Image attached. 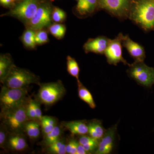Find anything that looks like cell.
Returning <instances> with one entry per match:
<instances>
[{
    "instance_id": "obj_1",
    "label": "cell",
    "mask_w": 154,
    "mask_h": 154,
    "mask_svg": "<svg viewBox=\"0 0 154 154\" xmlns=\"http://www.w3.org/2000/svg\"><path fill=\"white\" fill-rule=\"evenodd\" d=\"M128 19L144 32L154 31V0H131Z\"/></svg>"
},
{
    "instance_id": "obj_2",
    "label": "cell",
    "mask_w": 154,
    "mask_h": 154,
    "mask_svg": "<svg viewBox=\"0 0 154 154\" xmlns=\"http://www.w3.org/2000/svg\"><path fill=\"white\" fill-rule=\"evenodd\" d=\"M28 99L22 105L4 113H1V119L9 131L12 133H20L25 130V125L29 121L27 115Z\"/></svg>"
},
{
    "instance_id": "obj_3",
    "label": "cell",
    "mask_w": 154,
    "mask_h": 154,
    "mask_svg": "<svg viewBox=\"0 0 154 154\" xmlns=\"http://www.w3.org/2000/svg\"><path fill=\"white\" fill-rule=\"evenodd\" d=\"M27 95V88H11L3 85L0 94L1 113L22 105L28 99Z\"/></svg>"
},
{
    "instance_id": "obj_4",
    "label": "cell",
    "mask_w": 154,
    "mask_h": 154,
    "mask_svg": "<svg viewBox=\"0 0 154 154\" xmlns=\"http://www.w3.org/2000/svg\"><path fill=\"white\" fill-rule=\"evenodd\" d=\"M39 85L38 77L28 70L14 65L3 83V85L11 88H27L30 84Z\"/></svg>"
},
{
    "instance_id": "obj_5",
    "label": "cell",
    "mask_w": 154,
    "mask_h": 154,
    "mask_svg": "<svg viewBox=\"0 0 154 154\" xmlns=\"http://www.w3.org/2000/svg\"><path fill=\"white\" fill-rule=\"evenodd\" d=\"M127 70L130 78L139 85L151 88L154 85V67L149 66L144 61H135Z\"/></svg>"
},
{
    "instance_id": "obj_6",
    "label": "cell",
    "mask_w": 154,
    "mask_h": 154,
    "mask_svg": "<svg viewBox=\"0 0 154 154\" xmlns=\"http://www.w3.org/2000/svg\"><path fill=\"white\" fill-rule=\"evenodd\" d=\"M39 85L40 88L37 94V99L39 103L45 106L53 105L65 94V88L60 81Z\"/></svg>"
},
{
    "instance_id": "obj_7",
    "label": "cell",
    "mask_w": 154,
    "mask_h": 154,
    "mask_svg": "<svg viewBox=\"0 0 154 154\" xmlns=\"http://www.w3.org/2000/svg\"><path fill=\"white\" fill-rule=\"evenodd\" d=\"M131 0H98V11H104L123 21L129 18Z\"/></svg>"
},
{
    "instance_id": "obj_8",
    "label": "cell",
    "mask_w": 154,
    "mask_h": 154,
    "mask_svg": "<svg viewBox=\"0 0 154 154\" xmlns=\"http://www.w3.org/2000/svg\"><path fill=\"white\" fill-rule=\"evenodd\" d=\"M42 2L41 0H23L15 5L8 12L1 15V17H14L25 25L33 18Z\"/></svg>"
},
{
    "instance_id": "obj_9",
    "label": "cell",
    "mask_w": 154,
    "mask_h": 154,
    "mask_svg": "<svg viewBox=\"0 0 154 154\" xmlns=\"http://www.w3.org/2000/svg\"><path fill=\"white\" fill-rule=\"evenodd\" d=\"M52 9L49 3L42 2L33 18L25 25L26 28H31L36 31L48 28L51 25L52 21Z\"/></svg>"
},
{
    "instance_id": "obj_10",
    "label": "cell",
    "mask_w": 154,
    "mask_h": 154,
    "mask_svg": "<svg viewBox=\"0 0 154 154\" xmlns=\"http://www.w3.org/2000/svg\"><path fill=\"white\" fill-rule=\"evenodd\" d=\"M123 34L120 33L114 39H111L105 50V55L107 63L110 65L117 66L122 63L125 65L129 66L130 64L127 62L122 56V38Z\"/></svg>"
},
{
    "instance_id": "obj_11",
    "label": "cell",
    "mask_w": 154,
    "mask_h": 154,
    "mask_svg": "<svg viewBox=\"0 0 154 154\" xmlns=\"http://www.w3.org/2000/svg\"><path fill=\"white\" fill-rule=\"evenodd\" d=\"M117 124L106 130L104 136L99 141L96 154H109L113 151L117 132Z\"/></svg>"
},
{
    "instance_id": "obj_12",
    "label": "cell",
    "mask_w": 154,
    "mask_h": 154,
    "mask_svg": "<svg viewBox=\"0 0 154 154\" xmlns=\"http://www.w3.org/2000/svg\"><path fill=\"white\" fill-rule=\"evenodd\" d=\"M122 46L135 61H144L146 57V51L142 45L134 41L128 35H124L122 38Z\"/></svg>"
},
{
    "instance_id": "obj_13",
    "label": "cell",
    "mask_w": 154,
    "mask_h": 154,
    "mask_svg": "<svg viewBox=\"0 0 154 154\" xmlns=\"http://www.w3.org/2000/svg\"><path fill=\"white\" fill-rule=\"evenodd\" d=\"M111 39L106 36H100L95 38H90L84 44V50L86 53H94L98 54H104Z\"/></svg>"
},
{
    "instance_id": "obj_14",
    "label": "cell",
    "mask_w": 154,
    "mask_h": 154,
    "mask_svg": "<svg viewBox=\"0 0 154 154\" xmlns=\"http://www.w3.org/2000/svg\"><path fill=\"white\" fill-rule=\"evenodd\" d=\"M98 0H79L76 11L79 16L87 17L98 11Z\"/></svg>"
},
{
    "instance_id": "obj_15",
    "label": "cell",
    "mask_w": 154,
    "mask_h": 154,
    "mask_svg": "<svg viewBox=\"0 0 154 154\" xmlns=\"http://www.w3.org/2000/svg\"><path fill=\"white\" fill-rule=\"evenodd\" d=\"M62 125L73 135H83L88 134V123L85 120L63 122Z\"/></svg>"
},
{
    "instance_id": "obj_16",
    "label": "cell",
    "mask_w": 154,
    "mask_h": 154,
    "mask_svg": "<svg viewBox=\"0 0 154 154\" xmlns=\"http://www.w3.org/2000/svg\"><path fill=\"white\" fill-rule=\"evenodd\" d=\"M14 65L15 64L10 54H1L0 56V81L1 83L3 84Z\"/></svg>"
},
{
    "instance_id": "obj_17",
    "label": "cell",
    "mask_w": 154,
    "mask_h": 154,
    "mask_svg": "<svg viewBox=\"0 0 154 154\" xmlns=\"http://www.w3.org/2000/svg\"><path fill=\"white\" fill-rule=\"evenodd\" d=\"M88 134L89 135L97 140H100L104 136L106 130L103 127L102 121L94 119L88 123Z\"/></svg>"
},
{
    "instance_id": "obj_18",
    "label": "cell",
    "mask_w": 154,
    "mask_h": 154,
    "mask_svg": "<svg viewBox=\"0 0 154 154\" xmlns=\"http://www.w3.org/2000/svg\"><path fill=\"white\" fill-rule=\"evenodd\" d=\"M7 143L10 148L17 151L23 150L27 146L25 138L20 133H13L8 138Z\"/></svg>"
},
{
    "instance_id": "obj_19",
    "label": "cell",
    "mask_w": 154,
    "mask_h": 154,
    "mask_svg": "<svg viewBox=\"0 0 154 154\" xmlns=\"http://www.w3.org/2000/svg\"><path fill=\"white\" fill-rule=\"evenodd\" d=\"M78 94L81 100L86 102L92 109H95L96 104L93 96L89 90L83 85L79 80H77Z\"/></svg>"
},
{
    "instance_id": "obj_20",
    "label": "cell",
    "mask_w": 154,
    "mask_h": 154,
    "mask_svg": "<svg viewBox=\"0 0 154 154\" xmlns=\"http://www.w3.org/2000/svg\"><path fill=\"white\" fill-rule=\"evenodd\" d=\"M99 140L94 138L90 135L80 136L79 138V143L84 146L89 154L94 152L95 153L99 145Z\"/></svg>"
},
{
    "instance_id": "obj_21",
    "label": "cell",
    "mask_w": 154,
    "mask_h": 154,
    "mask_svg": "<svg viewBox=\"0 0 154 154\" xmlns=\"http://www.w3.org/2000/svg\"><path fill=\"white\" fill-rule=\"evenodd\" d=\"M36 30L30 28H26L21 36L22 43L26 48L33 49L36 48L35 42Z\"/></svg>"
},
{
    "instance_id": "obj_22",
    "label": "cell",
    "mask_w": 154,
    "mask_h": 154,
    "mask_svg": "<svg viewBox=\"0 0 154 154\" xmlns=\"http://www.w3.org/2000/svg\"><path fill=\"white\" fill-rule=\"evenodd\" d=\"M39 122L38 121L29 120L25 127V130L30 139H36L40 134Z\"/></svg>"
},
{
    "instance_id": "obj_23",
    "label": "cell",
    "mask_w": 154,
    "mask_h": 154,
    "mask_svg": "<svg viewBox=\"0 0 154 154\" xmlns=\"http://www.w3.org/2000/svg\"><path fill=\"white\" fill-rule=\"evenodd\" d=\"M57 120L54 117L43 116L41 123L42 130L44 136L51 132L57 126Z\"/></svg>"
},
{
    "instance_id": "obj_24",
    "label": "cell",
    "mask_w": 154,
    "mask_h": 154,
    "mask_svg": "<svg viewBox=\"0 0 154 154\" xmlns=\"http://www.w3.org/2000/svg\"><path fill=\"white\" fill-rule=\"evenodd\" d=\"M48 29L51 34L57 39H61L65 35L66 28L64 25L56 23L51 24Z\"/></svg>"
},
{
    "instance_id": "obj_25",
    "label": "cell",
    "mask_w": 154,
    "mask_h": 154,
    "mask_svg": "<svg viewBox=\"0 0 154 154\" xmlns=\"http://www.w3.org/2000/svg\"><path fill=\"white\" fill-rule=\"evenodd\" d=\"M61 134V129L57 125L51 132L44 136V143L47 146L52 144L60 139Z\"/></svg>"
},
{
    "instance_id": "obj_26",
    "label": "cell",
    "mask_w": 154,
    "mask_h": 154,
    "mask_svg": "<svg viewBox=\"0 0 154 154\" xmlns=\"http://www.w3.org/2000/svg\"><path fill=\"white\" fill-rule=\"evenodd\" d=\"M67 69L69 73L75 77L77 80H79L80 69L79 64L74 58L68 56L66 58Z\"/></svg>"
},
{
    "instance_id": "obj_27",
    "label": "cell",
    "mask_w": 154,
    "mask_h": 154,
    "mask_svg": "<svg viewBox=\"0 0 154 154\" xmlns=\"http://www.w3.org/2000/svg\"><path fill=\"white\" fill-rule=\"evenodd\" d=\"M48 150L51 154H66V144L63 140L60 139L54 143L48 146Z\"/></svg>"
},
{
    "instance_id": "obj_28",
    "label": "cell",
    "mask_w": 154,
    "mask_h": 154,
    "mask_svg": "<svg viewBox=\"0 0 154 154\" xmlns=\"http://www.w3.org/2000/svg\"><path fill=\"white\" fill-rule=\"evenodd\" d=\"M53 21L57 23L64 22L66 19V14L64 11L57 7L53 8L51 13Z\"/></svg>"
},
{
    "instance_id": "obj_29",
    "label": "cell",
    "mask_w": 154,
    "mask_h": 154,
    "mask_svg": "<svg viewBox=\"0 0 154 154\" xmlns=\"http://www.w3.org/2000/svg\"><path fill=\"white\" fill-rule=\"evenodd\" d=\"M49 41L47 31L44 29L36 30L35 34V42L36 45L46 44Z\"/></svg>"
},
{
    "instance_id": "obj_30",
    "label": "cell",
    "mask_w": 154,
    "mask_h": 154,
    "mask_svg": "<svg viewBox=\"0 0 154 154\" xmlns=\"http://www.w3.org/2000/svg\"><path fill=\"white\" fill-rule=\"evenodd\" d=\"M27 115L29 120L38 121L33 106V99H29L27 107Z\"/></svg>"
},
{
    "instance_id": "obj_31",
    "label": "cell",
    "mask_w": 154,
    "mask_h": 154,
    "mask_svg": "<svg viewBox=\"0 0 154 154\" xmlns=\"http://www.w3.org/2000/svg\"><path fill=\"white\" fill-rule=\"evenodd\" d=\"M9 132L6 127L2 123L0 129V146L1 147L4 148L5 143L8 140V133Z\"/></svg>"
},
{
    "instance_id": "obj_32",
    "label": "cell",
    "mask_w": 154,
    "mask_h": 154,
    "mask_svg": "<svg viewBox=\"0 0 154 154\" xmlns=\"http://www.w3.org/2000/svg\"><path fill=\"white\" fill-rule=\"evenodd\" d=\"M79 142L75 140H71L66 145V153L69 154H76L77 149L79 145Z\"/></svg>"
},
{
    "instance_id": "obj_33",
    "label": "cell",
    "mask_w": 154,
    "mask_h": 154,
    "mask_svg": "<svg viewBox=\"0 0 154 154\" xmlns=\"http://www.w3.org/2000/svg\"><path fill=\"white\" fill-rule=\"evenodd\" d=\"M33 106L35 109L36 119L38 122H40L42 118V113L39 102L38 101L33 100Z\"/></svg>"
},
{
    "instance_id": "obj_34",
    "label": "cell",
    "mask_w": 154,
    "mask_h": 154,
    "mask_svg": "<svg viewBox=\"0 0 154 154\" xmlns=\"http://www.w3.org/2000/svg\"><path fill=\"white\" fill-rule=\"evenodd\" d=\"M14 2V0H0L1 5L5 8L12 7L13 8L15 6Z\"/></svg>"
},
{
    "instance_id": "obj_35",
    "label": "cell",
    "mask_w": 154,
    "mask_h": 154,
    "mask_svg": "<svg viewBox=\"0 0 154 154\" xmlns=\"http://www.w3.org/2000/svg\"><path fill=\"white\" fill-rule=\"evenodd\" d=\"M89 154L86 150L85 149L82 145L79 143L77 149L76 154Z\"/></svg>"
},
{
    "instance_id": "obj_36",
    "label": "cell",
    "mask_w": 154,
    "mask_h": 154,
    "mask_svg": "<svg viewBox=\"0 0 154 154\" xmlns=\"http://www.w3.org/2000/svg\"><path fill=\"white\" fill-rule=\"evenodd\" d=\"M15 1H21V0H14Z\"/></svg>"
},
{
    "instance_id": "obj_37",
    "label": "cell",
    "mask_w": 154,
    "mask_h": 154,
    "mask_svg": "<svg viewBox=\"0 0 154 154\" xmlns=\"http://www.w3.org/2000/svg\"><path fill=\"white\" fill-rule=\"evenodd\" d=\"M51 1V2H53V1H54V0H50Z\"/></svg>"
},
{
    "instance_id": "obj_38",
    "label": "cell",
    "mask_w": 154,
    "mask_h": 154,
    "mask_svg": "<svg viewBox=\"0 0 154 154\" xmlns=\"http://www.w3.org/2000/svg\"><path fill=\"white\" fill-rule=\"evenodd\" d=\"M76 1H79V0H76Z\"/></svg>"
},
{
    "instance_id": "obj_39",
    "label": "cell",
    "mask_w": 154,
    "mask_h": 154,
    "mask_svg": "<svg viewBox=\"0 0 154 154\" xmlns=\"http://www.w3.org/2000/svg\"></svg>"
}]
</instances>
